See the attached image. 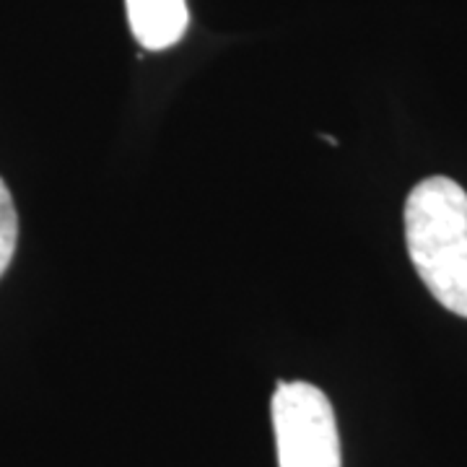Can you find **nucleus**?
<instances>
[{
  "label": "nucleus",
  "mask_w": 467,
  "mask_h": 467,
  "mask_svg": "<svg viewBox=\"0 0 467 467\" xmlns=\"http://www.w3.org/2000/svg\"><path fill=\"white\" fill-rule=\"evenodd\" d=\"M405 242L434 299L467 319V192L450 177L418 182L405 202Z\"/></svg>",
  "instance_id": "nucleus-1"
},
{
  "label": "nucleus",
  "mask_w": 467,
  "mask_h": 467,
  "mask_svg": "<svg viewBox=\"0 0 467 467\" xmlns=\"http://www.w3.org/2000/svg\"><path fill=\"white\" fill-rule=\"evenodd\" d=\"M270 410L278 467H343L335 410L319 387L278 382Z\"/></svg>",
  "instance_id": "nucleus-2"
},
{
  "label": "nucleus",
  "mask_w": 467,
  "mask_h": 467,
  "mask_svg": "<svg viewBox=\"0 0 467 467\" xmlns=\"http://www.w3.org/2000/svg\"><path fill=\"white\" fill-rule=\"evenodd\" d=\"M133 36L146 50H167L187 32L184 0H125Z\"/></svg>",
  "instance_id": "nucleus-3"
},
{
  "label": "nucleus",
  "mask_w": 467,
  "mask_h": 467,
  "mask_svg": "<svg viewBox=\"0 0 467 467\" xmlns=\"http://www.w3.org/2000/svg\"><path fill=\"white\" fill-rule=\"evenodd\" d=\"M18 239V216L11 190L0 180V275L8 270Z\"/></svg>",
  "instance_id": "nucleus-4"
}]
</instances>
